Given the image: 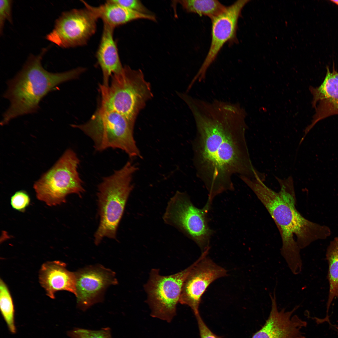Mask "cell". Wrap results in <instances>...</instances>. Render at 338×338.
<instances>
[{
    "mask_svg": "<svg viewBox=\"0 0 338 338\" xmlns=\"http://www.w3.org/2000/svg\"><path fill=\"white\" fill-rule=\"evenodd\" d=\"M134 125L122 115L99 107L87 122L73 126L92 140L97 151L117 148L131 158H141L134 137Z\"/></svg>",
    "mask_w": 338,
    "mask_h": 338,
    "instance_id": "6",
    "label": "cell"
},
{
    "mask_svg": "<svg viewBox=\"0 0 338 338\" xmlns=\"http://www.w3.org/2000/svg\"><path fill=\"white\" fill-rule=\"evenodd\" d=\"M187 104L196 128L194 164L208 192V201L233 190L235 175L265 181V174L256 169L250 159L245 137L247 114L239 103L192 97Z\"/></svg>",
    "mask_w": 338,
    "mask_h": 338,
    "instance_id": "1",
    "label": "cell"
},
{
    "mask_svg": "<svg viewBox=\"0 0 338 338\" xmlns=\"http://www.w3.org/2000/svg\"><path fill=\"white\" fill-rule=\"evenodd\" d=\"M81 2L95 14L98 19H101L103 23L114 28L139 19L156 21L154 15L143 13L128 9L114 2L113 0H108L104 4L97 7L91 6L84 1Z\"/></svg>",
    "mask_w": 338,
    "mask_h": 338,
    "instance_id": "18",
    "label": "cell"
},
{
    "mask_svg": "<svg viewBox=\"0 0 338 338\" xmlns=\"http://www.w3.org/2000/svg\"><path fill=\"white\" fill-rule=\"evenodd\" d=\"M12 1L1 0L0 1V33L3 32L4 23L6 21L12 23Z\"/></svg>",
    "mask_w": 338,
    "mask_h": 338,
    "instance_id": "24",
    "label": "cell"
},
{
    "mask_svg": "<svg viewBox=\"0 0 338 338\" xmlns=\"http://www.w3.org/2000/svg\"><path fill=\"white\" fill-rule=\"evenodd\" d=\"M30 202V197L28 193L23 190L16 192L11 197L10 204L12 207L16 210L24 212L29 206Z\"/></svg>",
    "mask_w": 338,
    "mask_h": 338,
    "instance_id": "23",
    "label": "cell"
},
{
    "mask_svg": "<svg viewBox=\"0 0 338 338\" xmlns=\"http://www.w3.org/2000/svg\"><path fill=\"white\" fill-rule=\"evenodd\" d=\"M39 280L50 298H55V294L65 290L76 295L75 273L68 270L65 263L59 261H48L42 265L39 273Z\"/></svg>",
    "mask_w": 338,
    "mask_h": 338,
    "instance_id": "16",
    "label": "cell"
},
{
    "mask_svg": "<svg viewBox=\"0 0 338 338\" xmlns=\"http://www.w3.org/2000/svg\"><path fill=\"white\" fill-rule=\"evenodd\" d=\"M326 257L328 264L327 279L329 285L325 317L328 318L332 301L335 299L338 300V237L330 242L327 249Z\"/></svg>",
    "mask_w": 338,
    "mask_h": 338,
    "instance_id": "19",
    "label": "cell"
},
{
    "mask_svg": "<svg viewBox=\"0 0 338 338\" xmlns=\"http://www.w3.org/2000/svg\"><path fill=\"white\" fill-rule=\"evenodd\" d=\"M330 1H331L332 3H335V4L337 5H338V0H331Z\"/></svg>",
    "mask_w": 338,
    "mask_h": 338,
    "instance_id": "27",
    "label": "cell"
},
{
    "mask_svg": "<svg viewBox=\"0 0 338 338\" xmlns=\"http://www.w3.org/2000/svg\"><path fill=\"white\" fill-rule=\"evenodd\" d=\"M84 6L63 13L46 39L63 48L85 45L95 32L98 18Z\"/></svg>",
    "mask_w": 338,
    "mask_h": 338,
    "instance_id": "9",
    "label": "cell"
},
{
    "mask_svg": "<svg viewBox=\"0 0 338 338\" xmlns=\"http://www.w3.org/2000/svg\"><path fill=\"white\" fill-rule=\"evenodd\" d=\"M194 264V262L184 270L169 275H160L158 269L151 270L144 288L152 317L168 322L172 320L176 315L183 283Z\"/></svg>",
    "mask_w": 338,
    "mask_h": 338,
    "instance_id": "8",
    "label": "cell"
},
{
    "mask_svg": "<svg viewBox=\"0 0 338 338\" xmlns=\"http://www.w3.org/2000/svg\"><path fill=\"white\" fill-rule=\"evenodd\" d=\"M137 170L136 165L128 161L122 168L103 178L98 185L100 220L94 236L96 244H98L105 237L115 238L119 223L132 188L133 177Z\"/></svg>",
    "mask_w": 338,
    "mask_h": 338,
    "instance_id": "4",
    "label": "cell"
},
{
    "mask_svg": "<svg viewBox=\"0 0 338 338\" xmlns=\"http://www.w3.org/2000/svg\"><path fill=\"white\" fill-rule=\"evenodd\" d=\"M275 292V288L273 296L269 294L271 309L269 317L252 338H305L301 330L307 326V322L297 315H293L299 306H296L290 311H285V308L279 311Z\"/></svg>",
    "mask_w": 338,
    "mask_h": 338,
    "instance_id": "14",
    "label": "cell"
},
{
    "mask_svg": "<svg viewBox=\"0 0 338 338\" xmlns=\"http://www.w3.org/2000/svg\"><path fill=\"white\" fill-rule=\"evenodd\" d=\"M195 316L197 321L201 338H221L209 329L203 320L199 313Z\"/></svg>",
    "mask_w": 338,
    "mask_h": 338,
    "instance_id": "26",
    "label": "cell"
},
{
    "mask_svg": "<svg viewBox=\"0 0 338 338\" xmlns=\"http://www.w3.org/2000/svg\"><path fill=\"white\" fill-rule=\"evenodd\" d=\"M70 338H113L110 328L92 330L75 328L68 332Z\"/></svg>",
    "mask_w": 338,
    "mask_h": 338,
    "instance_id": "22",
    "label": "cell"
},
{
    "mask_svg": "<svg viewBox=\"0 0 338 338\" xmlns=\"http://www.w3.org/2000/svg\"><path fill=\"white\" fill-rule=\"evenodd\" d=\"M115 3L128 9L140 13L151 14V13L138 0H113Z\"/></svg>",
    "mask_w": 338,
    "mask_h": 338,
    "instance_id": "25",
    "label": "cell"
},
{
    "mask_svg": "<svg viewBox=\"0 0 338 338\" xmlns=\"http://www.w3.org/2000/svg\"><path fill=\"white\" fill-rule=\"evenodd\" d=\"M0 307L2 315L10 331L16 332L14 321V310L12 298L9 289L4 281L0 280Z\"/></svg>",
    "mask_w": 338,
    "mask_h": 338,
    "instance_id": "21",
    "label": "cell"
},
{
    "mask_svg": "<svg viewBox=\"0 0 338 338\" xmlns=\"http://www.w3.org/2000/svg\"><path fill=\"white\" fill-rule=\"evenodd\" d=\"M75 273L77 305L83 310L100 302L105 289L117 283L115 273L103 266H90Z\"/></svg>",
    "mask_w": 338,
    "mask_h": 338,
    "instance_id": "13",
    "label": "cell"
},
{
    "mask_svg": "<svg viewBox=\"0 0 338 338\" xmlns=\"http://www.w3.org/2000/svg\"><path fill=\"white\" fill-rule=\"evenodd\" d=\"M178 2L187 12L207 16L211 20L222 13L226 8L216 0H182Z\"/></svg>",
    "mask_w": 338,
    "mask_h": 338,
    "instance_id": "20",
    "label": "cell"
},
{
    "mask_svg": "<svg viewBox=\"0 0 338 338\" xmlns=\"http://www.w3.org/2000/svg\"><path fill=\"white\" fill-rule=\"evenodd\" d=\"M326 68V74L321 84L318 87H309L312 96V106L315 111L311 123L304 130L303 140L318 122L338 115V71L335 69L334 64L331 71L328 66Z\"/></svg>",
    "mask_w": 338,
    "mask_h": 338,
    "instance_id": "15",
    "label": "cell"
},
{
    "mask_svg": "<svg viewBox=\"0 0 338 338\" xmlns=\"http://www.w3.org/2000/svg\"><path fill=\"white\" fill-rule=\"evenodd\" d=\"M210 248L202 252L183 283L179 303L188 305L195 315L199 313L202 297L213 281L227 275V271L207 257Z\"/></svg>",
    "mask_w": 338,
    "mask_h": 338,
    "instance_id": "12",
    "label": "cell"
},
{
    "mask_svg": "<svg viewBox=\"0 0 338 338\" xmlns=\"http://www.w3.org/2000/svg\"><path fill=\"white\" fill-rule=\"evenodd\" d=\"M111 77L108 86L99 85L100 107L116 111L134 124L140 110L152 97L150 84L141 70L128 66Z\"/></svg>",
    "mask_w": 338,
    "mask_h": 338,
    "instance_id": "5",
    "label": "cell"
},
{
    "mask_svg": "<svg viewBox=\"0 0 338 338\" xmlns=\"http://www.w3.org/2000/svg\"><path fill=\"white\" fill-rule=\"evenodd\" d=\"M280 187L276 192L264 182L243 177L242 180L252 190L270 214L279 231L282 241L280 253L291 271L300 269V254L312 242L331 235L330 228L306 219L296 207V197L292 176L284 179L275 177Z\"/></svg>",
    "mask_w": 338,
    "mask_h": 338,
    "instance_id": "2",
    "label": "cell"
},
{
    "mask_svg": "<svg viewBox=\"0 0 338 338\" xmlns=\"http://www.w3.org/2000/svg\"><path fill=\"white\" fill-rule=\"evenodd\" d=\"M173 198L168 211L171 221L194 241L202 252L210 248L213 233L208 224L207 214L211 206L206 204L203 208H197L182 193H178Z\"/></svg>",
    "mask_w": 338,
    "mask_h": 338,
    "instance_id": "10",
    "label": "cell"
},
{
    "mask_svg": "<svg viewBox=\"0 0 338 338\" xmlns=\"http://www.w3.org/2000/svg\"><path fill=\"white\" fill-rule=\"evenodd\" d=\"M80 161L71 149L66 150L55 164L33 185L37 198L49 206L65 203L67 195L84 191L78 172Z\"/></svg>",
    "mask_w": 338,
    "mask_h": 338,
    "instance_id": "7",
    "label": "cell"
},
{
    "mask_svg": "<svg viewBox=\"0 0 338 338\" xmlns=\"http://www.w3.org/2000/svg\"><path fill=\"white\" fill-rule=\"evenodd\" d=\"M47 51L44 48L38 55H31L21 70L8 81L3 97L10 104L3 115L1 125L19 116L36 112L40 101L48 93L61 84L77 78L84 71L85 69L82 67L60 73L47 71L41 64Z\"/></svg>",
    "mask_w": 338,
    "mask_h": 338,
    "instance_id": "3",
    "label": "cell"
},
{
    "mask_svg": "<svg viewBox=\"0 0 338 338\" xmlns=\"http://www.w3.org/2000/svg\"><path fill=\"white\" fill-rule=\"evenodd\" d=\"M114 29L103 23L102 35L96 54L98 63L102 71V84L105 86L109 84L110 78L121 72L123 68L114 38Z\"/></svg>",
    "mask_w": 338,
    "mask_h": 338,
    "instance_id": "17",
    "label": "cell"
},
{
    "mask_svg": "<svg viewBox=\"0 0 338 338\" xmlns=\"http://www.w3.org/2000/svg\"><path fill=\"white\" fill-rule=\"evenodd\" d=\"M248 0H238L226 7L222 13L211 20V41L207 54L192 82L204 81L207 71L219 52L227 42L236 40L238 21L242 10Z\"/></svg>",
    "mask_w": 338,
    "mask_h": 338,
    "instance_id": "11",
    "label": "cell"
}]
</instances>
